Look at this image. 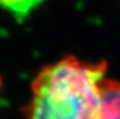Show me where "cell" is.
I'll use <instances>...</instances> for the list:
<instances>
[{
	"label": "cell",
	"mask_w": 120,
	"mask_h": 119,
	"mask_svg": "<svg viewBox=\"0 0 120 119\" xmlns=\"http://www.w3.org/2000/svg\"><path fill=\"white\" fill-rule=\"evenodd\" d=\"M106 61L68 55L42 68L32 82L25 119H101L100 85Z\"/></svg>",
	"instance_id": "6da1fadb"
},
{
	"label": "cell",
	"mask_w": 120,
	"mask_h": 119,
	"mask_svg": "<svg viewBox=\"0 0 120 119\" xmlns=\"http://www.w3.org/2000/svg\"><path fill=\"white\" fill-rule=\"evenodd\" d=\"M101 90V119H120V81L104 78Z\"/></svg>",
	"instance_id": "7a4b0ae2"
},
{
	"label": "cell",
	"mask_w": 120,
	"mask_h": 119,
	"mask_svg": "<svg viewBox=\"0 0 120 119\" xmlns=\"http://www.w3.org/2000/svg\"><path fill=\"white\" fill-rule=\"evenodd\" d=\"M44 0H0V7L12 14L18 21L25 20Z\"/></svg>",
	"instance_id": "3957f363"
},
{
	"label": "cell",
	"mask_w": 120,
	"mask_h": 119,
	"mask_svg": "<svg viewBox=\"0 0 120 119\" xmlns=\"http://www.w3.org/2000/svg\"><path fill=\"white\" fill-rule=\"evenodd\" d=\"M1 86H2V82H1V78H0V90H1Z\"/></svg>",
	"instance_id": "277c9868"
}]
</instances>
